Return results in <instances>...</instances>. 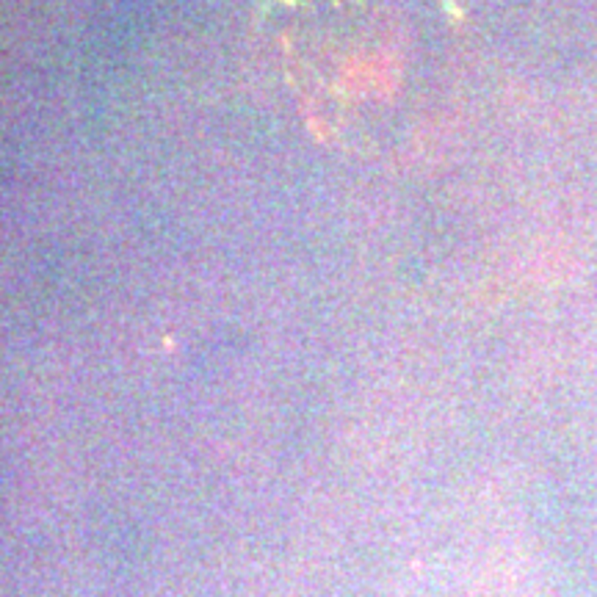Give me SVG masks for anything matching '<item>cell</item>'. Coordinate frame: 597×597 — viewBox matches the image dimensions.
Returning a JSON list of instances; mask_svg holds the SVG:
<instances>
[{
    "label": "cell",
    "instance_id": "1",
    "mask_svg": "<svg viewBox=\"0 0 597 597\" xmlns=\"http://www.w3.org/2000/svg\"><path fill=\"white\" fill-rule=\"evenodd\" d=\"M266 34L299 116L332 147H410L434 130L454 86L434 0H271Z\"/></svg>",
    "mask_w": 597,
    "mask_h": 597
}]
</instances>
